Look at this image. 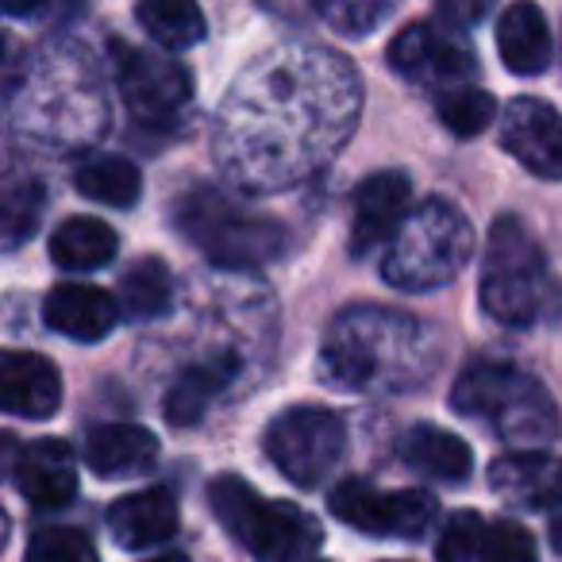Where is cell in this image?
Here are the masks:
<instances>
[{
  "mask_svg": "<svg viewBox=\"0 0 562 562\" xmlns=\"http://www.w3.org/2000/svg\"><path fill=\"white\" fill-rule=\"evenodd\" d=\"M362 86L328 47H278L232 86L216 120V155L250 193L290 189L316 173L355 132Z\"/></svg>",
  "mask_w": 562,
  "mask_h": 562,
  "instance_id": "obj_1",
  "label": "cell"
},
{
  "mask_svg": "<svg viewBox=\"0 0 562 562\" xmlns=\"http://www.w3.org/2000/svg\"><path fill=\"white\" fill-rule=\"evenodd\" d=\"M436 331L416 316L359 305L331 321L321 347V374L336 390H397L428 374Z\"/></svg>",
  "mask_w": 562,
  "mask_h": 562,
  "instance_id": "obj_2",
  "label": "cell"
},
{
  "mask_svg": "<svg viewBox=\"0 0 562 562\" xmlns=\"http://www.w3.org/2000/svg\"><path fill=\"white\" fill-rule=\"evenodd\" d=\"M451 408L459 416L485 424L505 443L536 451L559 436V408L543 382L524 374L513 362H474L459 374L451 390Z\"/></svg>",
  "mask_w": 562,
  "mask_h": 562,
  "instance_id": "obj_3",
  "label": "cell"
},
{
  "mask_svg": "<svg viewBox=\"0 0 562 562\" xmlns=\"http://www.w3.org/2000/svg\"><path fill=\"white\" fill-rule=\"evenodd\" d=\"M474 227L443 196H428L408 212L382 255V278L401 293H431L451 285L470 262Z\"/></svg>",
  "mask_w": 562,
  "mask_h": 562,
  "instance_id": "obj_4",
  "label": "cell"
},
{
  "mask_svg": "<svg viewBox=\"0 0 562 562\" xmlns=\"http://www.w3.org/2000/svg\"><path fill=\"white\" fill-rule=\"evenodd\" d=\"M477 297H482L485 316H493L505 328H531L543 316H551L559 290L547 273L539 243L516 216L493 220Z\"/></svg>",
  "mask_w": 562,
  "mask_h": 562,
  "instance_id": "obj_5",
  "label": "cell"
},
{
  "mask_svg": "<svg viewBox=\"0 0 562 562\" xmlns=\"http://www.w3.org/2000/svg\"><path fill=\"white\" fill-rule=\"evenodd\" d=\"M209 505L220 528L258 562H301L324 539L321 524L290 501H266L255 485L220 474L209 485Z\"/></svg>",
  "mask_w": 562,
  "mask_h": 562,
  "instance_id": "obj_6",
  "label": "cell"
},
{
  "mask_svg": "<svg viewBox=\"0 0 562 562\" xmlns=\"http://www.w3.org/2000/svg\"><path fill=\"white\" fill-rule=\"evenodd\" d=\"M178 232L224 270H258L285 250V227L247 212L212 186L189 189L173 216Z\"/></svg>",
  "mask_w": 562,
  "mask_h": 562,
  "instance_id": "obj_7",
  "label": "cell"
},
{
  "mask_svg": "<svg viewBox=\"0 0 562 562\" xmlns=\"http://www.w3.org/2000/svg\"><path fill=\"white\" fill-rule=\"evenodd\" d=\"M270 462L301 490L321 485L347 454V428L331 408L293 405L273 416L262 436Z\"/></svg>",
  "mask_w": 562,
  "mask_h": 562,
  "instance_id": "obj_8",
  "label": "cell"
},
{
  "mask_svg": "<svg viewBox=\"0 0 562 562\" xmlns=\"http://www.w3.org/2000/svg\"><path fill=\"white\" fill-rule=\"evenodd\" d=\"M112 58H116V86L124 97V109L132 120L147 127H170L181 120V112L193 101V78L181 63L150 50L127 47V43H112Z\"/></svg>",
  "mask_w": 562,
  "mask_h": 562,
  "instance_id": "obj_9",
  "label": "cell"
},
{
  "mask_svg": "<svg viewBox=\"0 0 562 562\" xmlns=\"http://www.w3.org/2000/svg\"><path fill=\"white\" fill-rule=\"evenodd\" d=\"M331 513L355 531L367 536L420 539L431 528L439 505L428 490H378L367 477H344L328 497Z\"/></svg>",
  "mask_w": 562,
  "mask_h": 562,
  "instance_id": "obj_10",
  "label": "cell"
},
{
  "mask_svg": "<svg viewBox=\"0 0 562 562\" xmlns=\"http://www.w3.org/2000/svg\"><path fill=\"white\" fill-rule=\"evenodd\" d=\"M390 66L401 78L428 86L436 93L470 86L477 78L474 50L462 43V35L447 24H413L390 43Z\"/></svg>",
  "mask_w": 562,
  "mask_h": 562,
  "instance_id": "obj_11",
  "label": "cell"
},
{
  "mask_svg": "<svg viewBox=\"0 0 562 562\" xmlns=\"http://www.w3.org/2000/svg\"><path fill=\"white\" fill-rule=\"evenodd\" d=\"M501 147L536 178L562 181V112L531 97H516L501 116Z\"/></svg>",
  "mask_w": 562,
  "mask_h": 562,
  "instance_id": "obj_12",
  "label": "cell"
},
{
  "mask_svg": "<svg viewBox=\"0 0 562 562\" xmlns=\"http://www.w3.org/2000/svg\"><path fill=\"white\" fill-rule=\"evenodd\" d=\"M408 201H413V186L401 170L370 173L359 189H355V216H351V255L362 258L397 235V227L408 220Z\"/></svg>",
  "mask_w": 562,
  "mask_h": 562,
  "instance_id": "obj_13",
  "label": "cell"
},
{
  "mask_svg": "<svg viewBox=\"0 0 562 562\" xmlns=\"http://www.w3.org/2000/svg\"><path fill=\"white\" fill-rule=\"evenodd\" d=\"M20 497L35 508H66L78 497V462L63 439H32L12 462Z\"/></svg>",
  "mask_w": 562,
  "mask_h": 562,
  "instance_id": "obj_14",
  "label": "cell"
},
{
  "mask_svg": "<svg viewBox=\"0 0 562 562\" xmlns=\"http://www.w3.org/2000/svg\"><path fill=\"white\" fill-rule=\"evenodd\" d=\"M0 405L24 420H47L63 405V378L47 355L4 351L0 359Z\"/></svg>",
  "mask_w": 562,
  "mask_h": 562,
  "instance_id": "obj_15",
  "label": "cell"
},
{
  "mask_svg": "<svg viewBox=\"0 0 562 562\" xmlns=\"http://www.w3.org/2000/svg\"><path fill=\"white\" fill-rule=\"evenodd\" d=\"M239 378H243V355L232 351V347H224V351H216L204 362H193L189 370H181L178 382L166 393V401H162L166 420H170L173 428H193V424H201L204 413L212 408V401L232 390Z\"/></svg>",
  "mask_w": 562,
  "mask_h": 562,
  "instance_id": "obj_16",
  "label": "cell"
},
{
  "mask_svg": "<svg viewBox=\"0 0 562 562\" xmlns=\"http://www.w3.org/2000/svg\"><path fill=\"white\" fill-rule=\"evenodd\" d=\"M490 485L513 508H551L562 505V459L547 451H513L490 467Z\"/></svg>",
  "mask_w": 562,
  "mask_h": 562,
  "instance_id": "obj_17",
  "label": "cell"
},
{
  "mask_svg": "<svg viewBox=\"0 0 562 562\" xmlns=\"http://www.w3.org/2000/svg\"><path fill=\"white\" fill-rule=\"evenodd\" d=\"M120 301L112 293L97 290V285H81V281H66L55 285L43 301V321L58 336H70L78 344H97L104 339L120 321Z\"/></svg>",
  "mask_w": 562,
  "mask_h": 562,
  "instance_id": "obj_18",
  "label": "cell"
},
{
  "mask_svg": "<svg viewBox=\"0 0 562 562\" xmlns=\"http://www.w3.org/2000/svg\"><path fill=\"white\" fill-rule=\"evenodd\" d=\"M109 531L124 551H147L178 531V501L170 490H139L109 508Z\"/></svg>",
  "mask_w": 562,
  "mask_h": 562,
  "instance_id": "obj_19",
  "label": "cell"
},
{
  "mask_svg": "<svg viewBox=\"0 0 562 562\" xmlns=\"http://www.w3.org/2000/svg\"><path fill=\"white\" fill-rule=\"evenodd\" d=\"M86 462L97 477H139L155 470L158 439L139 424H101L86 436Z\"/></svg>",
  "mask_w": 562,
  "mask_h": 562,
  "instance_id": "obj_20",
  "label": "cell"
},
{
  "mask_svg": "<svg viewBox=\"0 0 562 562\" xmlns=\"http://www.w3.org/2000/svg\"><path fill=\"white\" fill-rule=\"evenodd\" d=\"M497 50L501 63L520 78L543 74L551 66V27H547L543 9L531 0L508 4L497 20Z\"/></svg>",
  "mask_w": 562,
  "mask_h": 562,
  "instance_id": "obj_21",
  "label": "cell"
},
{
  "mask_svg": "<svg viewBox=\"0 0 562 562\" xmlns=\"http://www.w3.org/2000/svg\"><path fill=\"white\" fill-rule=\"evenodd\" d=\"M401 459L408 470L431 477V482H467L474 470V454L454 431H443L436 424H413L401 439Z\"/></svg>",
  "mask_w": 562,
  "mask_h": 562,
  "instance_id": "obj_22",
  "label": "cell"
},
{
  "mask_svg": "<svg viewBox=\"0 0 562 562\" xmlns=\"http://www.w3.org/2000/svg\"><path fill=\"white\" fill-rule=\"evenodd\" d=\"M116 232L97 216H70L50 235V258L63 270H101L116 258Z\"/></svg>",
  "mask_w": 562,
  "mask_h": 562,
  "instance_id": "obj_23",
  "label": "cell"
},
{
  "mask_svg": "<svg viewBox=\"0 0 562 562\" xmlns=\"http://www.w3.org/2000/svg\"><path fill=\"white\" fill-rule=\"evenodd\" d=\"M120 308L127 321H162L173 308V273L162 258H139L120 273Z\"/></svg>",
  "mask_w": 562,
  "mask_h": 562,
  "instance_id": "obj_24",
  "label": "cell"
},
{
  "mask_svg": "<svg viewBox=\"0 0 562 562\" xmlns=\"http://www.w3.org/2000/svg\"><path fill=\"white\" fill-rule=\"evenodd\" d=\"M135 20L166 50H189L204 40V12L196 0H139Z\"/></svg>",
  "mask_w": 562,
  "mask_h": 562,
  "instance_id": "obj_25",
  "label": "cell"
},
{
  "mask_svg": "<svg viewBox=\"0 0 562 562\" xmlns=\"http://www.w3.org/2000/svg\"><path fill=\"white\" fill-rule=\"evenodd\" d=\"M74 186H78L81 196L109 204V209H132L143 193L139 170L116 155H93L89 162H81L78 173H74Z\"/></svg>",
  "mask_w": 562,
  "mask_h": 562,
  "instance_id": "obj_26",
  "label": "cell"
},
{
  "mask_svg": "<svg viewBox=\"0 0 562 562\" xmlns=\"http://www.w3.org/2000/svg\"><path fill=\"white\" fill-rule=\"evenodd\" d=\"M436 112L447 132L470 139V135H482L493 124L497 104H493V97L485 89L459 86V89H447V93H436Z\"/></svg>",
  "mask_w": 562,
  "mask_h": 562,
  "instance_id": "obj_27",
  "label": "cell"
},
{
  "mask_svg": "<svg viewBox=\"0 0 562 562\" xmlns=\"http://www.w3.org/2000/svg\"><path fill=\"white\" fill-rule=\"evenodd\" d=\"M485 539L490 528L477 513H454L443 524L436 543V559L439 562H482L485 559Z\"/></svg>",
  "mask_w": 562,
  "mask_h": 562,
  "instance_id": "obj_28",
  "label": "cell"
},
{
  "mask_svg": "<svg viewBox=\"0 0 562 562\" xmlns=\"http://www.w3.org/2000/svg\"><path fill=\"white\" fill-rule=\"evenodd\" d=\"M24 562H101L97 547L78 528H40L27 543Z\"/></svg>",
  "mask_w": 562,
  "mask_h": 562,
  "instance_id": "obj_29",
  "label": "cell"
},
{
  "mask_svg": "<svg viewBox=\"0 0 562 562\" xmlns=\"http://www.w3.org/2000/svg\"><path fill=\"white\" fill-rule=\"evenodd\" d=\"M316 9L336 32L362 35L374 32L378 20L390 12V0H316Z\"/></svg>",
  "mask_w": 562,
  "mask_h": 562,
  "instance_id": "obj_30",
  "label": "cell"
},
{
  "mask_svg": "<svg viewBox=\"0 0 562 562\" xmlns=\"http://www.w3.org/2000/svg\"><path fill=\"white\" fill-rule=\"evenodd\" d=\"M482 562H539L536 539L528 528L516 520H497L485 539V559Z\"/></svg>",
  "mask_w": 562,
  "mask_h": 562,
  "instance_id": "obj_31",
  "label": "cell"
},
{
  "mask_svg": "<svg viewBox=\"0 0 562 562\" xmlns=\"http://www.w3.org/2000/svg\"><path fill=\"white\" fill-rule=\"evenodd\" d=\"M4 235L9 243H20V235H27L35 224H40V209H43V189L35 181L27 186H12L9 201H4Z\"/></svg>",
  "mask_w": 562,
  "mask_h": 562,
  "instance_id": "obj_32",
  "label": "cell"
},
{
  "mask_svg": "<svg viewBox=\"0 0 562 562\" xmlns=\"http://www.w3.org/2000/svg\"><path fill=\"white\" fill-rule=\"evenodd\" d=\"M493 0H436L439 24L454 27V32H467V27L482 24L490 16Z\"/></svg>",
  "mask_w": 562,
  "mask_h": 562,
  "instance_id": "obj_33",
  "label": "cell"
},
{
  "mask_svg": "<svg viewBox=\"0 0 562 562\" xmlns=\"http://www.w3.org/2000/svg\"><path fill=\"white\" fill-rule=\"evenodd\" d=\"M43 9V0H4V12L9 16H32V12Z\"/></svg>",
  "mask_w": 562,
  "mask_h": 562,
  "instance_id": "obj_34",
  "label": "cell"
},
{
  "mask_svg": "<svg viewBox=\"0 0 562 562\" xmlns=\"http://www.w3.org/2000/svg\"><path fill=\"white\" fill-rule=\"evenodd\" d=\"M551 547H554V551L562 554V508H559V513L551 516Z\"/></svg>",
  "mask_w": 562,
  "mask_h": 562,
  "instance_id": "obj_35",
  "label": "cell"
},
{
  "mask_svg": "<svg viewBox=\"0 0 562 562\" xmlns=\"http://www.w3.org/2000/svg\"><path fill=\"white\" fill-rule=\"evenodd\" d=\"M147 562H189L186 554H158V559H147Z\"/></svg>",
  "mask_w": 562,
  "mask_h": 562,
  "instance_id": "obj_36",
  "label": "cell"
},
{
  "mask_svg": "<svg viewBox=\"0 0 562 562\" xmlns=\"http://www.w3.org/2000/svg\"><path fill=\"white\" fill-rule=\"evenodd\" d=\"M321 562H324V559H321Z\"/></svg>",
  "mask_w": 562,
  "mask_h": 562,
  "instance_id": "obj_37",
  "label": "cell"
}]
</instances>
